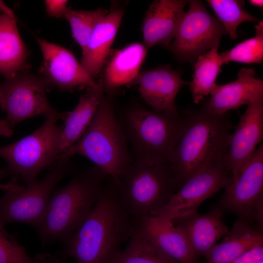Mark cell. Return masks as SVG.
<instances>
[{
    "label": "cell",
    "instance_id": "13",
    "mask_svg": "<svg viewBox=\"0 0 263 263\" xmlns=\"http://www.w3.org/2000/svg\"><path fill=\"white\" fill-rule=\"evenodd\" d=\"M35 38L42 56L38 75L52 88L63 91L83 87L102 89L99 83L88 75L72 52L45 39Z\"/></svg>",
    "mask_w": 263,
    "mask_h": 263
},
{
    "label": "cell",
    "instance_id": "38",
    "mask_svg": "<svg viewBox=\"0 0 263 263\" xmlns=\"http://www.w3.org/2000/svg\"><path fill=\"white\" fill-rule=\"evenodd\" d=\"M255 263H263V259L261 260L256 262Z\"/></svg>",
    "mask_w": 263,
    "mask_h": 263
},
{
    "label": "cell",
    "instance_id": "26",
    "mask_svg": "<svg viewBox=\"0 0 263 263\" xmlns=\"http://www.w3.org/2000/svg\"><path fill=\"white\" fill-rule=\"evenodd\" d=\"M218 49V47H215L204 52L194 64V74L190 88L193 101L196 104L210 94L217 85L216 80L222 72L224 64Z\"/></svg>",
    "mask_w": 263,
    "mask_h": 263
},
{
    "label": "cell",
    "instance_id": "36",
    "mask_svg": "<svg viewBox=\"0 0 263 263\" xmlns=\"http://www.w3.org/2000/svg\"><path fill=\"white\" fill-rule=\"evenodd\" d=\"M0 12L10 17L16 18L13 10L2 0H0Z\"/></svg>",
    "mask_w": 263,
    "mask_h": 263
},
{
    "label": "cell",
    "instance_id": "8",
    "mask_svg": "<svg viewBox=\"0 0 263 263\" xmlns=\"http://www.w3.org/2000/svg\"><path fill=\"white\" fill-rule=\"evenodd\" d=\"M71 157L61 155L40 179L25 186L14 184L0 197V223H23L37 228L58 184L71 172Z\"/></svg>",
    "mask_w": 263,
    "mask_h": 263
},
{
    "label": "cell",
    "instance_id": "2",
    "mask_svg": "<svg viewBox=\"0 0 263 263\" xmlns=\"http://www.w3.org/2000/svg\"><path fill=\"white\" fill-rule=\"evenodd\" d=\"M187 111L186 127L169 161L177 190L194 174L224 161L233 128L228 112L217 113L205 104Z\"/></svg>",
    "mask_w": 263,
    "mask_h": 263
},
{
    "label": "cell",
    "instance_id": "14",
    "mask_svg": "<svg viewBox=\"0 0 263 263\" xmlns=\"http://www.w3.org/2000/svg\"><path fill=\"white\" fill-rule=\"evenodd\" d=\"M263 139V96L247 105L231 134L224 164L237 179L240 169L252 156Z\"/></svg>",
    "mask_w": 263,
    "mask_h": 263
},
{
    "label": "cell",
    "instance_id": "9",
    "mask_svg": "<svg viewBox=\"0 0 263 263\" xmlns=\"http://www.w3.org/2000/svg\"><path fill=\"white\" fill-rule=\"evenodd\" d=\"M51 87L38 74L27 69L5 78L0 84V106L4 120L13 128L20 122L38 115L44 117L59 112L50 104L47 93Z\"/></svg>",
    "mask_w": 263,
    "mask_h": 263
},
{
    "label": "cell",
    "instance_id": "5",
    "mask_svg": "<svg viewBox=\"0 0 263 263\" xmlns=\"http://www.w3.org/2000/svg\"><path fill=\"white\" fill-rule=\"evenodd\" d=\"M75 155L89 159L117 186L122 175L134 161L110 96L104 95L84 134L60 156L71 157Z\"/></svg>",
    "mask_w": 263,
    "mask_h": 263
},
{
    "label": "cell",
    "instance_id": "20",
    "mask_svg": "<svg viewBox=\"0 0 263 263\" xmlns=\"http://www.w3.org/2000/svg\"><path fill=\"white\" fill-rule=\"evenodd\" d=\"M157 246L180 263H197L186 235L170 220L148 216L133 224Z\"/></svg>",
    "mask_w": 263,
    "mask_h": 263
},
{
    "label": "cell",
    "instance_id": "30",
    "mask_svg": "<svg viewBox=\"0 0 263 263\" xmlns=\"http://www.w3.org/2000/svg\"><path fill=\"white\" fill-rule=\"evenodd\" d=\"M0 223V263H38L27 254L17 238Z\"/></svg>",
    "mask_w": 263,
    "mask_h": 263
},
{
    "label": "cell",
    "instance_id": "17",
    "mask_svg": "<svg viewBox=\"0 0 263 263\" xmlns=\"http://www.w3.org/2000/svg\"><path fill=\"white\" fill-rule=\"evenodd\" d=\"M223 212L216 207L206 214L196 211L170 221L184 232L196 257H206L217 242L229 231L223 222Z\"/></svg>",
    "mask_w": 263,
    "mask_h": 263
},
{
    "label": "cell",
    "instance_id": "34",
    "mask_svg": "<svg viewBox=\"0 0 263 263\" xmlns=\"http://www.w3.org/2000/svg\"><path fill=\"white\" fill-rule=\"evenodd\" d=\"M9 175H10L9 173L6 168L0 169V181ZM14 185V182L13 181L6 184H0V188H2L6 190L12 187Z\"/></svg>",
    "mask_w": 263,
    "mask_h": 263
},
{
    "label": "cell",
    "instance_id": "6",
    "mask_svg": "<svg viewBox=\"0 0 263 263\" xmlns=\"http://www.w3.org/2000/svg\"><path fill=\"white\" fill-rule=\"evenodd\" d=\"M117 187L120 202L133 225L153 216L177 190L169 164L135 160L122 175Z\"/></svg>",
    "mask_w": 263,
    "mask_h": 263
},
{
    "label": "cell",
    "instance_id": "10",
    "mask_svg": "<svg viewBox=\"0 0 263 263\" xmlns=\"http://www.w3.org/2000/svg\"><path fill=\"white\" fill-rule=\"evenodd\" d=\"M174 37L168 49L179 62L194 64L197 57L214 47L226 32L200 0H188Z\"/></svg>",
    "mask_w": 263,
    "mask_h": 263
},
{
    "label": "cell",
    "instance_id": "3",
    "mask_svg": "<svg viewBox=\"0 0 263 263\" xmlns=\"http://www.w3.org/2000/svg\"><path fill=\"white\" fill-rule=\"evenodd\" d=\"M108 178L94 165L76 173L55 190L44 216L36 228L42 245L65 242L89 215Z\"/></svg>",
    "mask_w": 263,
    "mask_h": 263
},
{
    "label": "cell",
    "instance_id": "28",
    "mask_svg": "<svg viewBox=\"0 0 263 263\" xmlns=\"http://www.w3.org/2000/svg\"><path fill=\"white\" fill-rule=\"evenodd\" d=\"M109 12L101 8L86 10L68 7L64 18L69 22L72 36L82 51L86 48L97 23Z\"/></svg>",
    "mask_w": 263,
    "mask_h": 263
},
{
    "label": "cell",
    "instance_id": "31",
    "mask_svg": "<svg viewBox=\"0 0 263 263\" xmlns=\"http://www.w3.org/2000/svg\"><path fill=\"white\" fill-rule=\"evenodd\" d=\"M68 1L66 0H45L44 3L47 14L55 18H64Z\"/></svg>",
    "mask_w": 263,
    "mask_h": 263
},
{
    "label": "cell",
    "instance_id": "24",
    "mask_svg": "<svg viewBox=\"0 0 263 263\" xmlns=\"http://www.w3.org/2000/svg\"><path fill=\"white\" fill-rule=\"evenodd\" d=\"M263 244L260 229L253 228L249 222L238 220L224 240L216 244L206 257L207 263H231L253 247Z\"/></svg>",
    "mask_w": 263,
    "mask_h": 263
},
{
    "label": "cell",
    "instance_id": "21",
    "mask_svg": "<svg viewBox=\"0 0 263 263\" xmlns=\"http://www.w3.org/2000/svg\"><path fill=\"white\" fill-rule=\"evenodd\" d=\"M148 49L143 43L134 42L117 50L104 69L99 84L107 93L131 85L140 72Z\"/></svg>",
    "mask_w": 263,
    "mask_h": 263
},
{
    "label": "cell",
    "instance_id": "18",
    "mask_svg": "<svg viewBox=\"0 0 263 263\" xmlns=\"http://www.w3.org/2000/svg\"><path fill=\"white\" fill-rule=\"evenodd\" d=\"M255 75L253 68L241 69L236 80L216 85L206 105L213 112L223 114L263 96V81Z\"/></svg>",
    "mask_w": 263,
    "mask_h": 263
},
{
    "label": "cell",
    "instance_id": "33",
    "mask_svg": "<svg viewBox=\"0 0 263 263\" xmlns=\"http://www.w3.org/2000/svg\"><path fill=\"white\" fill-rule=\"evenodd\" d=\"M34 258L38 263H62L56 257L49 253L38 254Z\"/></svg>",
    "mask_w": 263,
    "mask_h": 263
},
{
    "label": "cell",
    "instance_id": "7",
    "mask_svg": "<svg viewBox=\"0 0 263 263\" xmlns=\"http://www.w3.org/2000/svg\"><path fill=\"white\" fill-rule=\"evenodd\" d=\"M62 113L44 117L43 124L26 137L0 147V157L14 182L20 180L25 185L37 179L43 169L49 168L59 156L58 145L62 126L57 125Z\"/></svg>",
    "mask_w": 263,
    "mask_h": 263
},
{
    "label": "cell",
    "instance_id": "1",
    "mask_svg": "<svg viewBox=\"0 0 263 263\" xmlns=\"http://www.w3.org/2000/svg\"><path fill=\"white\" fill-rule=\"evenodd\" d=\"M132 222L119 198L117 187L108 178L92 210L66 240L64 258L75 263H106L130 238Z\"/></svg>",
    "mask_w": 263,
    "mask_h": 263
},
{
    "label": "cell",
    "instance_id": "35",
    "mask_svg": "<svg viewBox=\"0 0 263 263\" xmlns=\"http://www.w3.org/2000/svg\"><path fill=\"white\" fill-rule=\"evenodd\" d=\"M13 133V130L7 125L4 120L0 119V134L1 135L9 136Z\"/></svg>",
    "mask_w": 263,
    "mask_h": 263
},
{
    "label": "cell",
    "instance_id": "11",
    "mask_svg": "<svg viewBox=\"0 0 263 263\" xmlns=\"http://www.w3.org/2000/svg\"><path fill=\"white\" fill-rule=\"evenodd\" d=\"M263 200V144L260 145L240 169L236 181L225 188L218 206L246 222L261 224Z\"/></svg>",
    "mask_w": 263,
    "mask_h": 263
},
{
    "label": "cell",
    "instance_id": "23",
    "mask_svg": "<svg viewBox=\"0 0 263 263\" xmlns=\"http://www.w3.org/2000/svg\"><path fill=\"white\" fill-rule=\"evenodd\" d=\"M28 55L16 18L0 12V75L7 78L29 69Z\"/></svg>",
    "mask_w": 263,
    "mask_h": 263
},
{
    "label": "cell",
    "instance_id": "29",
    "mask_svg": "<svg viewBox=\"0 0 263 263\" xmlns=\"http://www.w3.org/2000/svg\"><path fill=\"white\" fill-rule=\"evenodd\" d=\"M255 36L237 44L229 51L220 54L224 64L230 62L260 63L263 60V22L255 26Z\"/></svg>",
    "mask_w": 263,
    "mask_h": 263
},
{
    "label": "cell",
    "instance_id": "27",
    "mask_svg": "<svg viewBox=\"0 0 263 263\" xmlns=\"http://www.w3.org/2000/svg\"><path fill=\"white\" fill-rule=\"evenodd\" d=\"M207 2L226 34L233 39L238 37L237 29L241 23L246 21L257 23L259 22L258 19L244 9V0H207Z\"/></svg>",
    "mask_w": 263,
    "mask_h": 263
},
{
    "label": "cell",
    "instance_id": "4",
    "mask_svg": "<svg viewBox=\"0 0 263 263\" xmlns=\"http://www.w3.org/2000/svg\"><path fill=\"white\" fill-rule=\"evenodd\" d=\"M134 160L169 164L188 120V111L158 112L140 105L118 116Z\"/></svg>",
    "mask_w": 263,
    "mask_h": 263
},
{
    "label": "cell",
    "instance_id": "37",
    "mask_svg": "<svg viewBox=\"0 0 263 263\" xmlns=\"http://www.w3.org/2000/svg\"><path fill=\"white\" fill-rule=\"evenodd\" d=\"M249 2L253 6L259 7H263V0H250Z\"/></svg>",
    "mask_w": 263,
    "mask_h": 263
},
{
    "label": "cell",
    "instance_id": "16",
    "mask_svg": "<svg viewBox=\"0 0 263 263\" xmlns=\"http://www.w3.org/2000/svg\"><path fill=\"white\" fill-rule=\"evenodd\" d=\"M187 0H155L143 20V43L148 50L160 44L168 49L185 13Z\"/></svg>",
    "mask_w": 263,
    "mask_h": 263
},
{
    "label": "cell",
    "instance_id": "32",
    "mask_svg": "<svg viewBox=\"0 0 263 263\" xmlns=\"http://www.w3.org/2000/svg\"><path fill=\"white\" fill-rule=\"evenodd\" d=\"M263 259V244H261L245 252L231 263H255Z\"/></svg>",
    "mask_w": 263,
    "mask_h": 263
},
{
    "label": "cell",
    "instance_id": "25",
    "mask_svg": "<svg viewBox=\"0 0 263 263\" xmlns=\"http://www.w3.org/2000/svg\"><path fill=\"white\" fill-rule=\"evenodd\" d=\"M106 263H180L165 253L142 232L133 226L128 244Z\"/></svg>",
    "mask_w": 263,
    "mask_h": 263
},
{
    "label": "cell",
    "instance_id": "19",
    "mask_svg": "<svg viewBox=\"0 0 263 263\" xmlns=\"http://www.w3.org/2000/svg\"><path fill=\"white\" fill-rule=\"evenodd\" d=\"M124 15L123 8L109 11L97 23L82 51L80 64L94 80L103 69Z\"/></svg>",
    "mask_w": 263,
    "mask_h": 263
},
{
    "label": "cell",
    "instance_id": "15",
    "mask_svg": "<svg viewBox=\"0 0 263 263\" xmlns=\"http://www.w3.org/2000/svg\"><path fill=\"white\" fill-rule=\"evenodd\" d=\"M186 83L180 72L165 65L139 72L131 85H137L141 96L152 110L164 112L178 111L176 97Z\"/></svg>",
    "mask_w": 263,
    "mask_h": 263
},
{
    "label": "cell",
    "instance_id": "12",
    "mask_svg": "<svg viewBox=\"0 0 263 263\" xmlns=\"http://www.w3.org/2000/svg\"><path fill=\"white\" fill-rule=\"evenodd\" d=\"M232 182L224 161L206 168L189 178L153 216L171 220L197 211L206 200Z\"/></svg>",
    "mask_w": 263,
    "mask_h": 263
},
{
    "label": "cell",
    "instance_id": "22",
    "mask_svg": "<svg viewBox=\"0 0 263 263\" xmlns=\"http://www.w3.org/2000/svg\"><path fill=\"white\" fill-rule=\"evenodd\" d=\"M75 107L62 113V125L58 145L59 156L75 144L91 124L104 95L101 89L87 88ZM58 156V157H59Z\"/></svg>",
    "mask_w": 263,
    "mask_h": 263
}]
</instances>
